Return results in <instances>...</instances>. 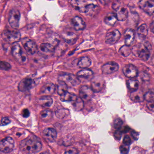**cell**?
I'll return each mask as SVG.
<instances>
[{
	"label": "cell",
	"instance_id": "18",
	"mask_svg": "<svg viewBox=\"0 0 154 154\" xmlns=\"http://www.w3.org/2000/svg\"><path fill=\"white\" fill-rule=\"evenodd\" d=\"M74 29L77 31L82 30L86 27L85 22L79 16H75L71 20Z\"/></svg>",
	"mask_w": 154,
	"mask_h": 154
},
{
	"label": "cell",
	"instance_id": "22",
	"mask_svg": "<svg viewBox=\"0 0 154 154\" xmlns=\"http://www.w3.org/2000/svg\"><path fill=\"white\" fill-rule=\"evenodd\" d=\"M62 37L65 41L69 45H73L76 42L77 36L72 32H67L62 34Z\"/></svg>",
	"mask_w": 154,
	"mask_h": 154
},
{
	"label": "cell",
	"instance_id": "26",
	"mask_svg": "<svg viewBox=\"0 0 154 154\" xmlns=\"http://www.w3.org/2000/svg\"><path fill=\"white\" fill-rule=\"evenodd\" d=\"M91 65L90 59L87 57H83L81 58L78 61L77 66L82 69H87Z\"/></svg>",
	"mask_w": 154,
	"mask_h": 154
},
{
	"label": "cell",
	"instance_id": "49",
	"mask_svg": "<svg viewBox=\"0 0 154 154\" xmlns=\"http://www.w3.org/2000/svg\"><path fill=\"white\" fill-rule=\"evenodd\" d=\"M100 3L103 5H106L108 4L109 2H111L112 0H99Z\"/></svg>",
	"mask_w": 154,
	"mask_h": 154
},
{
	"label": "cell",
	"instance_id": "6",
	"mask_svg": "<svg viewBox=\"0 0 154 154\" xmlns=\"http://www.w3.org/2000/svg\"><path fill=\"white\" fill-rule=\"evenodd\" d=\"M59 80L64 82L68 86L75 87L80 83V81L78 76L69 73H64L60 75Z\"/></svg>",
	"mask_w": 154,
	"mask_h": 154
},
{
	"label": "cell",
	"instance_id": "43",
	"mask_svg": "<svg viewBox=\"0 0 154 154\" xmlns=\"http://www.w3.org/2000/svg\"><path fill=\"white\" fill-rule=\"evenodd\" d=\"M11 123V120L7 117H3L1 120V126H5Z\"/></svg>",
	"mask_w": 154,
	"mask_h": 154
},
{
	"label": "cell",
	"instance_id": "27",
	"mask_svg": "<svg viewBox=\"0 0 154 154\" xmlns=\"http://www.w3.org/2000/svg\"><path fill=\"white\" fill-rule=\"evenodd\" d=\"M40 50L44 53L50 54L55 51V48L49 43H44L41 44L39 47Z\"/></svg>",
	"mask_w": 154,
	"mask_h": 154
},
{
	"label": "cell",
	"instance_id": "46",
	"mask_svg": "<svg viewBox=\"0 0 154 154\" xmlns=\"http://www.w3.org/2000/svg\"><path fill=\"white\" fill-rule=\"evenodd\" d=\"M22 115L23 117L25 118L29 117L30 116V112L28 109H24L22 111Z\"/></svg>",
	"mask_w": 154,
	"mask_h": 154
},
{
	"label": "cell",
	"instance_id": "1",
	"mask_svg": "<svg viewBox=\"0 0 154 154\" xmlns=\"http://www.w3.org/2000/svg\"><path fill=\"white\" fill-rule=\"evenodd\" d=\"M20 147L24 152L32 154L40 151L42 145L40 141L36 137L31 136L22 140L20 143Z\"/></svg>",
	"mask_w": 154,
	"mask_h": 154
},
{
	"label": "cell",
	"instance_id": "50",
	"mask_svg": "<svg viewBox=\"0 0 154 154\" xmlns=\"http://www.w3.org/2000/svg\"><path fill=\"white\" fill-rule=\"evenodd\" d=\"M150 29H151L152 32L154 33V21L151 23V25H150Z\"/></svg>",
	"mask_w": 154,
	"mask_h": 154
},
{
	"label": "cell",
	"instance_id": "29",
	"mask_svg": "<svg viewBox=\"0 0 154 154\" xmlns=\"http://www.w3.org/2000/svg\"><path fill=\"white\" fill-rule=\"evenodd\" d=\"M148 29L147 25L143 24L138 27L137 30V33L139 38L144 39L146 37L148 34Z\"/></svg>",
	"mask_w": 154,
	"mask_h": 154
},
{
	"label": "cell",
	"instance_id": "17",
	"mask_svg": "<svg viewBox=\"0 0 154 154\" xmlns=\"http://www.w3.org/2000/svg\"><path fill=\"white\" fill-rule=\"evenodd\" d=\"M55 91H56V86L55 84L51 82H48L45 84L42 88L41 92L43 95L49 96L50 95L54 94Z\"/></svg>",
	"mask_w": 154,
	"mask_h": 154
},
{
	"label": "cell",
	"instance_id": "44",
	"mask_svg": "<svg viewBox=\"0 0 154 154\" xmlns=\"http://www.w3.org/2000/svg\"><path fill=\"white\" fill-rule=\"evenodd\" d=\"M122 132L120 129H118L115 132L114 134V136L117 140H119L121 139V136H122Z\"/></svg>",
	"mask_w": 154,
	"mask_h": 154
},
{
	"label": "cell",
	"instance_id": "28",
	"mask_svg": "<svg viewBox=\"0 0 154 154\" xmlns=\"http://www.w3.org/2000/svg\"><path fill=\"white\" fill-rule=\"evenodd\" d=\"M117 19L115 14L109 13L105 16L104 21L105 23L109 26H114L116 23Z\"/></svg>",
	"mask_w": 154,
	"mask_h": 154
},
{
	"label": "cell",
	"instance_id": "3",
	"mask_svg": "<svg viewBox=\"0 0 154 154\" xmlns=\"http://www.w3.org/2000/svg\"><path fill=\"white\" fill-rule=\"evenodd\" d=\"M11 53L13 57L18 63L21 65H25L28 63L29 58L27 54L23 51L19 44H14L12 48Z\"/></svg>",
	"mask_w": 154,
	"mask_h": 154
},
{
	"label": "cell",
	"instance_id": "39",
	"mask_svg": "<svg viewBox=\"0 0 154 154\" xmlns=\"http://www.w3.org/2000/svg\"><path fill=\"white\" fill-rule=\"evenodd\" d=\"M11 68V66L6 61L0 60V70L7 71Z\"/></svg>",
	"mask_w": 154,
	"mask_h": 154
},
{
	"label": "cell",
	"instance_id": "30",
	"mask_svg": "<svg viewBox=\"0 0 154 154\" xmlns=\"http://www.w3.org/2000/svg\"><path fill=\"white\" fill-rule=\"evenodd\" d=\"M127 84L128 88L132 91H134L138 89L139 82L137 80L130 79L128 80Z\"/></svg>",
	"mask_w": 154,
	"mask_h": 154
},
{
	"label": "cell",
	"instance_id": "45",
	"mask_svg": "<svg viewBox=\"0 0 154 154\" xmlns=\"http://www.w3.org/2000/svg\"><path fill=\"white\" fill-rule=\"evenodd\" d=\"M146 105H147V108L149 110L152 111V112H154V100L148 101Z\"/></svg>",
	"mask_w": 154,
	"mask_h": 154
},
{
	"label": "cell",
	"instance_id": "48",
	"mask_svg": "<svg viewBox=\"0 0 154 154\" xmlns=\"http://www.w3.org/2000/svg\"><path fill=\"white\" fill-rule=\"evenodd\" d=\"M131 135H132V137L134 138L135 140H137L139 137V134H137V132H135V131H132L131 133Z\"/></svg>",
	"mask_w": 154,
	"mask_h": 154
},
{
	"label": "cell",
	"instance_id": "21",
	"mask_svg": "<svg viewBox=\"0 0 154 154\" xmlns=\"http://www.w3.org/2000/svg\"><path fill=\"white\" fill-rule=\"evenodd\" d=\"M131 100L135 102H142L145 100L144 95L141 91L138 89L132 91L130 94Z\"/></svg>",
	"mask_w": 154,
	"mask_h": 154
},
{
	"label": "cell",
	"instance_id": "16",
	"mask_svg": "<svg viewBox=\"0 0 154 154\" xmlns=\"http://www.w3.org/2000/svg\"><path fill=\"white\" fill-rule=\"evenodd\" d=\"M123 72L127 78L133 79L138 75V70L135 66L131 64H128L124 66Z\"/></svg>",
	"mask_w": 154,
	"mask_h": 154
},
{
	"label": "cell",
	"instance_id": "5",
	"mask_svg": "<svg viewBox=\"0 0 154 154\" xmlns=\"http://www.w3.org/2000/svg\"><path fill=\"white\" fill-rule=\"evenodd\" d=\"M4 40L10 44H15L21 40V34L19 32L6 30L2 34Z\"/></svg>",
	"mask_w": 154,
	"mask_h": 154
},
{
	"label": "cell",
	"instance_id": "47",
	"mask_svg": "<svg viewBox=\"0 0 154 154\" xmlns=\"http://www.w3.org/2000/svg\"><path fill=\"white\" fill-rule=\"evenodd\" d=\"M64 154H78V153L75 149H69L66 151Z\"/></svg>",
	"mask_w": 154,
	"mask_h": 154
},
{
	"label": "cell",
	"instance_id": "33",
	"mask_svg": "<svg viewBox=\"0 0 154 154\" xmlns=\"http://www.w3.org/2000/svg\"><path fill=\"white\" fill-rule=\"evenodd\" d=\"M72 102H73V107L77 111L82 110L84 107V102L79 97H78L77 99Z\"/></svg>",
	"mask_w": 154,
	"mask_h": 154
},
{
	"label": "cell",
	"instance_id": "34",
	"mask_svg": "<svg viewBox=\"0 0 154 154\" xmlns=\"http://www.w3.org/2000/svg\"><path fill=\"white\" fill-rule=\"evenodd\" d=\"M93 75V72L90 69H84L79 71L77 73V76L81 78H88Z\"/></svg>",
	"mask_w": 154,
	"mask_h": 154
},
{
	"label": "cell",
	"instance_id": "19",
	"mask_svg": "<svg viewBox=\"0 0 154 154\" xmlns=\"http://www.w3.org/2000/svg\"><path fill=\"white\" fill-rule=\"evenodd\" d=\"M125 43L127 46H130L132 45L134 40L135 34L132 29H128L124 33Z\"/></svg>",
	"mask_w": 154,
	"mask_h": 154
},
{
	"label": "cell",
	"instance_id": "20",
	"mask_svg": "<svg viewBox=\"0 0 154 154\" xmlns=\"http://www.w3.org/2000/svg\"><path fill=\"white\" fill-rule=\"evenodd\" d=\"M71 5L75 10L81 12L85 13L87 5L84 1L81 0H71Z\"/></svg>",
	"mask_w": 154,
	"mask_h": 154
},
{
	"label": "cell",
	"instance_id": "38",
	"mask_svg": "<svg viewBox=\"0 0 154 154\" xmlns=\"http://www.w3.org/2000/svg\"><path fill=\"white\" fill-rule=\"evenodd\" d=\"M145 99L147 101L154 100V89L150 90L144 95Z\"/></svg>",
	"mask_w": 154,
	"mask_h": 154
},
{
	"label": "cell",
	"instance_id": "4",
	"mask_svg": "<svg viewBox=\"0 0 154 154\" xmlns=\"http://www.w3.org/2000/svg\"><path fill=\"white\" fill-rule=\"evenodd\" d=\"M112 8L116 12L115 14L117 20L123 21L127 19L128 11L126 7L120 1H115L112 5Z\"/></svg>",
	"mask_w": 154,
	"mask_h": 154
},
{
	"label": "cell",
	"instance_id": "41",
	"mask_svg": "<svg viewBox=\"0 0 154 154\" xmlns=\"http://www.w3.org/2000/svg\"><path fill=\"white\" fill-rule=\"evenodd\" d=\"M120 153L122 154H128L129 152V148L128 146L121 145L119 147Z\"/></svg>",
	"mask_w": 154,
	"mask_h": 154
},
{
	"label": "cell",
	"instance_id": "25",
	"mask_svg": "<svg viewBox=\"0 0 154 154\" xmlns=\"http://www.w3.org/2000/svg\"><path fill=\"white\" fill-rule=\"evenodd\" d=\"M78 97L74 93L66 91L60 96V100L63 102H73L77 99Z\"/></svg>",
	"mask_w": 154,
	"mask_h": 154
},
{
	"label": "cell",
	"instance_id": "8",
	"mask_svg": "<svg viewBox=\"0 0 154 154\" xmlns=\"http://www.w3.org/2000/svg\"><path fill=\"white\" fill-rule=\"evenodd\" d=\"M106 86V81L104 78L100 76L93 77L91 80V89L94 92L102 91Z\"/></svg>",
	"mask_w": 154,
	"mask_h": 154
},
{
	"label": "cell",
	"instance_id": "42",
	"mask_svg": "<svg viewBox=\"0 0 154 154\" xmlns=\"http://www.w3.org/2000/svg\"><path fill=\"white\" fill-rule=\"evenodd\" d=\"M132 143L131 138L128 136H125L123 139V144L125 145L129 146Z\"/></svg>",
	"mask_w": 154,
	"mask_h": 154
},
{
	"label": "cell",
	"instance_id": "32",
	"mask_svg": "<svg viewBox=\"0 0 154 154\" xmlns=\"http://www.w3.org/2000/svg\"><path fill=\"white\" fill-rule=\"evenodd\" d=\"M98 10V7L93 4L87 5L85 13L90 16L95 15Z\"/></svg>",
	"mask_w": 154,
	"mask_h": 154
},
{
	"label": "cell",
	"instance_id": "10",
	"mask_svg": "<svg viewBox=\"0 0 154 154\" xmlns=\"http://www.w3.org/2000/svg\"><path fill=\"white\" fill-rule=\"evenodd\" d=\"M35 84V82L32 79L29 78H24L19 82L18 89L21 92H26L33 88Z\"/></svg>",
	"mask_w": 154,
	"mask_h": 154
},
{
	"label": "cell",
	"instance_id": "35",
	"mask_svg": "<svg viewBox=\"0 0 154 154\" xmlns=\"http://www.w3.org/2000/svg\"><path fill=\"white\" fill-rule=\"evenodd\" d=\"M41 118L44 121H48L52 117V112L48 109H45L40 112Z\"/></svg>",
	"mask_w": 154,
	"mask_h": 154
},
{
	"label": "cell",
	"instance_id": "2",
	"mask_svg": "<svg viewBox=\"0 0 154 154\" xmlns=\"http://www.w3.org/2000/svg\"><path fill=\"white\" fill-rule=\"evenodd\" d=\"M152 50V45L150 42L144 41L134 46L132 52L136 57H138L143 60H146L149 59Z\"/></svg>",
	"mask_w": 154,
	"mask_h": 154
},
{
	"label": "cell",
	"instance_id": "51",
	"mask_svg": "<svg viewBox=\"0 0 154 154\" xmlns=\"http://www.w3.org/2000/svg\"><path fill=\"white\" fill-rule=\"evenodd\" d=\"M5 0H0V3L3 2Z\"/></svg>",
	"mask_w": 154,
	"mask_h": 154
},
{
	"label": "cell",
	"instance_id": "7",
	"mask_svg": "<svg viewBox=\"0 0 154 154\" xmlns=\"http://www.w3.org/2000/svg\"><path fill=\"white\" fill-rule=\"evenodd\" d=\"M21 42L23 48L29 55H34L38 51V48L37 44L29 38H23L21 40Z\"/></svg>",
	"mask_w": 154,
	"mask_h": 154
},
{
	"label": "cell",
	"instance_id": "40",
	"mask_svg": "<svg viewBox=\"0 0 154 154\" xmlns=\"http://www.w3.org/2000/svg\"><path fill=\"white\" fill-rule=\"evenodd\" d=\"M123 122L121 119H117L115 120L114 122V126L116 130L121 129L123 125Z\"/></svg>",
	"mask_w": 154,
	"mask_h": 154
},
{
	"label": "cell",
	"instance_id": "52",
	"mask_svg": "<svg viewBox=\"0 0 154 154\" xmlns=\"http://www.w3.org/2000/svg\"><path fill=\"white\" fill-rule=\"evenodd\" d=\"M42 154H49L48 153V152H44V153H42Z\"/></svg>",
	"mask_w": 154,
	"mask_h": 154
},
{
	"label": "cell",
	"instance_id": "15",
	"mask_svg": "<svg viewBox=\"0 0 154 154\" xmlns=\"http://www.w3.org/2000/svg\"><path fill=\"white\" fill-rule=\"evenodd\" d=\"M119 69V66L117 63L111 61L103 65L101 67V71L105 75H110L117 72Z\"/></svg>",
	"mask_w": 154,
	"mask_h": 154
},
{
	"label": "cell",
	"instance_id": "13",
	"mask_svg": "<svg viewBox=\"0 0 154 154\" xmlns=\"http://www.w3.org/2000/svg\"><path fill=\"white\" fill-rule=\"evenodd\" d=\"M93 92L92 89L88 86H81L79 90V97L84 102H87L92 98L93 96Z\"/></svg>",
	"mask_w": 154,
	"mask_h": 154
},
{
	"label": "cell",
	"instance_id": "24",
	"mask_svg": "<svg viewBox=\"0 0 154 154\" xmlns=\"http://www.w3.org/2000/svg\"><path fill=\"white\" fill-rule=\"evenodd\" d=\"M38 102L41 106L48 108L52 105L53 99L50 96H45L40 98L38 100Z\"/></svg>",
	"mask_w": 154,
	"mask_h": 154
},
{
	"label": "cell",
	"instance_id": "14",
	"mask_svg": "<svg viewBox=\"0 0 154 154\" xmlns=\"http://www.w3.org/2000/svg\"><path fill=\"white\" fill-rule=\"evenodd\" d=\"M121 37V33L117 29L109 32L106 36V43L109 45H113L116 43Z\"/></svg>",
	"mask_w": 154,
	"mask_h": 154
},
{
	"label": "cell",
	"instance_id": "12",
	"mask_svg": "<svg viewBox=\"0 0 154 154\" xmlns=\"http://www.w3.org/2000/svg\"><path fill=\"white\" fill-rule=\"evenodd\" d=\"M20 13L18 10L13 9L11 11L9 17V22L12 28L17 29L19 27Z\"/></svg>",
	"mask_w": 154,
	"mask_h": 154
},
{
	"label": "cell",
	"instance_id": "36",
	"mask_svg": "<svg viewBox=\"0 0 154 154\" xmlns=\"http://www.w3.org/2000/svg\"><path fill=\"white\" fill-rule=\"evenodd\" d=\"M69 110L66 109H58L56 112L57 117L60 119H62L69 114Z\"/></svg>",
	"mask_w": 154,
	"mask_h": 154
},
{
	"label": "cell",
	"instance_id": "37",
	"mask_svg": "<svg viewBox=\"0 0 154 154\" xmlns=\"http://www.w3.org/2000/svg\"><path fill=\"white\" fill-rule=\"evenodd\" d=\"M129 46L125 45L120 48L119 52L120 54L125 57H128L131 52V50L129 48Z\"/></svg>",
	"mask_w": 154,
	"mask_h": 154
},
{
	"label": "cell",
	"instance_id": "9",
	"mask_svg": "<svg viewBox=\"0 0 154 154\" xmlns=\"http://www.w3.org/2000/svg\"><path fill=\"white\" fill-rule=\"evenodd\" d=\"M14 142L11 137H6L0 141V151L4 153L11 152L14 148Z\"/></svg>",
	"mask_w": 154,
	"mask_h": 154
},
{
	"label": "cell",
	"instance_id": "11",
	"mask_svg": "<svg viewBox=\"0 0 154 154\" xmlns=\"http://www.w3.org/2000/svg\"><path fill=\"white\" fill-rule=\"evenodd\" d=\"M139 7L146 13L152 15L154 13V0H139Z\"/></svg>",
	"mask_w": 154,
	"mask_h": 154
},
{
	"label": "cell",
	"instance_id": "31",
	"mask_svg": "<svg viewBox=\"0 0 154 154\" xmlns=\"http://www.w3.org/2000/svg\"><path fill=\"white\" fill-rule=\"evenodd\" d=\"M68 86L64 82L61 81H58V83L57 84V93L59 95H62L63 93L67 91Z\"/></svg>",
	"mask_w": 154,
	"mask_h": 154
},
{
	"label": "cell",
	"instance_id": "23",
	"mask_svg": "<svg viewBox=\"0 0 154 154\" xmlns=\"http://www.w3.org/2000/svg\"><path fill=\"white\" fill-rule=\"evenodd\" d=\"M43 133L44 137L49 141L55 140L57 135V131L53 128H46L43 131Z\"/></svg>",
	"mask_w": 154,
	"mask_h": 154
}]
</instances>
